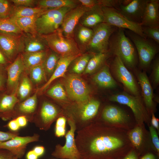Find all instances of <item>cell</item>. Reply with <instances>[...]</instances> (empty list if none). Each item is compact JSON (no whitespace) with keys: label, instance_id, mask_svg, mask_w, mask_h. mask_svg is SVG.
Returning a JSON list of instances; mask_svg holds the SVG:
<instances>
[{"label":"cell","instance_id":"obj_1","mask_svg":"<svg viewBox=\"0 0 159 159\" xmlns=\"http://www.w3.org/2000/svg\"><path fill=\"white\" fill-rule=\"evenodd\" d=\"M75 140L81 159H107L110 153L123 143L109 135L105 127L93 122L78 130Z\"/></svg>","mask_w":159,"mask_h":159},{"label":"cell","instance_id":"obj_2","mask_svg":"<svg viewBox=\"0 0 159 159\" xmlns=\"http://www.w3.org/2000/svg\"><path fill=\"white\" fill-rule=\"evenodd\" d=\"M108 51L111 55L119 56L127 68L133 69L136 66L137 59L135 47L126 36L123 29L117 28L110 36Z\"/></svg>","mask_w":159,"mask_h":159},{"label":"cell","instance_id":"obj_3","mask_svg":"<svg viewBox=\"0 0 159 159\" xmlns=\"http://www.w3.org/2000/svg\"><path fill=\"white\" fill-rule=\"evenodd\" d=\"M71 9L65 7L50 9L42 14L36 22L37 34L46 35L57 30L61 26L64 15Z\"/></svg>","mask_w":159,"mask_h":159},{"label":"cell","instance_id":"obj_4","mask_svg":"<svg viewBox=\"0 0 159 159\" xmlns=\"http://www.w3.org/2000/svg\"><path fill=\"white\" fill-rule=\"evenodd\" d=\"M41 36L49 48L61 57L77 56L82 54L73 38L65 37L60 28L53 33Z\"/></svg>","mask_w":159,"mask_h":159},{"label":"cell","instance_id":"obj_5","mask_svg":"<svg viewBox=\"0 0 159 159\" xmlns=\"http://www.w3.org/2000/svg\"><path fill=\"white\" fill-rule=\"evenodd\" d=\"M126 32L135 47L140 66L143 68L148 67L158 52V46L153 42L131 31H126Z\"/></svg>","mask_w":159,"mask_h":159},{"label":"cell","instance_id":"obj_6","mask_svg":"<svg viewBox=\"0 0 159 159\" xmlns=\"http://www.w3.org/2000/svg\"><path fill=\"white\" fill-rule=\"evenodd\" d=\"M117 28L104 22L93 27V35L87 50L94 54L108 52L110 37Z\"/></svg>","mask_w":159,"mask_h":159},{"label":"cell","instance_id":"obj_7","mask_svg":"<svg viewBox=\"0 0 159 159\" xmlns=\"http://www.w3.org/2000/svg\"><path fill=\"white\" fill-rule=\"evenodd\" d=\"M67 120L70 130L65 135V144L63 146L60 144L56 145L52 155L60 159H81L75 140L74 134L76 130L75 123L71 116L67 118Z\"/></svg>","mask_w":159,"mask_h":159},{"label":"cell","instance_id":"obj_8","mask_svg":"<svg viewBox=\"0 0 159 159\" xmlns=\"http://www.w3.org/2000/svg\"><path fill=\"white\" fill-rule=\"evenodd\" d=\"M110 68L114 77L130 94L140 97L139 90L134 77L119 56L115 55Z\"/></svg>","mask_w":159,"mask_h":159},{"label":"cell","instance_id":"obj_9","mask_svg":"<svg viewBox=\"0 0 159 159\" xmlns=\"http://www.w3.org/2000/svg\"><path fill=\"white\" fill-rule=\"evenodd\" d=\"M68 97L78 104L84 103L89 100L90 90L85 81L79 75L68 74L64 81Z\"/></svg>","mask_w":159,"mask_h":159},{"label":"cell","instance_id":"obj_10","mask_svg":"<svg viewBox=\"0 0 159 159\" xmlns=\"http://www.w3.org/2000/svg\"><path fill=\"white\" fill-rule=\"evenodd\" d=\"M101 8L104 23L118 28L128 29L144 38H147L143 33L140 24L129 21L113 8L101 6Z\"/></svg>","mask_w":159,"mask_h":159},{"label":"cell","instance_id":"obj_11","mask_svg":"<svg viewBox=\"0 0 159 159\" xmlns=\"http://www.w3.org/2000/svg\"><path fill=\"white\" fill-rule=\"evenodd\" d=\"M110 100L129 107L132 111L137 122L141 124L146 120L148 114L139 97L126 92H122L111 96Z\"/></svg>","mask_w":159,"mask_h":159},{"label":"cell","instance_id":"obj_12","mask_svg":"<svg viewBox=\"0 0 159 159\" xmlns=\"http://www.w3.org/2000/svg\"><path fill=\"white\" fill-rule=\"evenodd\" d=\"M57 107L52 103L44 101L40 104L38 112L34 117L32 123L39 129L47 131L59 117Z\"/></svg>","mask_w":159,"mask_h":159},{"label":"cell","instance_id":"obj_13","mask_svg":"<svg viewBox=\"0 0 159 159\" xmlns=\"http://www.w3.org/2000/svg\"><path fill=\"white\" fill-rule=\"evenodd\" d=\"M23 34L16 35L0 32V48L11 63L22 52Z\"/></svg>","mask_w":159,"mask_h":159},{"label":"cell","instance_id":"obj_14","mask_svg":"<svg viewBox=\"0 0 159 159\" xmlns=\"http://www.w3.org/2000/svg\"><path fill=\"white\" fill-rule=\"evenodd\" d=\"M39 137V135L37 133L32 136H18L0 143V149L6 150L19 159L21 158L25 154L27 145L38 141Z\"/></svg>","mask_w":159,"mask_h":159},{"label":"cell","instance_id":"obj_15","mask_svg":"<svg viewBox=\"0 0 159 159\" xmlns=\"http://www.w3.org/2000/svg\"><path fill=\"white\" fill-rule=\"evenodd\" d=\"M78 104L79 106L77 115L73 119L76 130H78L91 123V121L97 113L100 102L97 100L92 99Z\"/></svg>","mask_w":159,"mask_h":159},{"label":"cell","instance_id":"obj_16","mask_svg":"<svg viewBox=\"0 0 159 159\" xmlns=\"http://www.w3.org/2000/svg\"><path fill=\"white\" fill-rule=\"evenodd\" d=\"M7 79L5 92L11 94L17 92L21 76L24 68L21 54L15 60L6 67Z\"/></svg>","mask_w":159,"mask_h":159},{"label":"cell","instance_id":"obj_17","mask_svg":"<svg viewBox=\"0 0 159 159\" xmlns=\"http://www.w3.org/2000/svg\"><path fill=\"white\" fill-rule=\"evenodd\" d=\"M148 1L131 0L127 5H120L116 9L129 21L141 24Z\"/></svg>","mask_w":159,"mask_h":159},{"label":"cell","instance_id":"obj_18","mask_svg":"<svg viewBox=\"0 0 159 159\" xmlns=\"http://www.w3.org/2000/svg\"><path fill=\"white\" fill-rule=\"evenodd\" d=\"M90 9L80 4L68 11L64 15L60 28L63 36L73 38L74 29L80 18L86 11Z\"/></svg>","mask_w":159,"mask_h":159},{"label":"cell","instance_id":"obj_19","mask_svg":"<svg viewBox=\"0 0 159 159\" xmlns=\"http://www.w3.org/2000/svg\"><path fill=\"white\" fill-rule=\"evenodd\" d=\"M38 92L37 90L32 96L19 102L16 105L12 119L19 116H24L26 117L28 122L32 123L37 109Z\"/></svg>","mask_w":159,"mask_h":159},{"label":"cell","instance_id":"obj_20","mask_svg":"<svg viewBox=\"0 0 159 159\" xmlns=\"http://www.w3.org/2000/svg\"><path fill=\"white\" fill-rule=\"evenodd\" d=\"M23 53L46 51L49 48L43 37L38 34L24 33L22 35Z\"/></svg>","mask_w":159,"mask_h":159},{"label":"cell","instance_id":"obj_21","mask_svg":"<svg viewBox=\"0 0 159 159\" xmlns=\"http://www.w3.org/2000/svg\"><path fill=\"white\" fill-rule=\"evenodd\" d=\"M20 102L17 92L8 94L5 92L0 93V118L4 121L12 119L14 107Z\"/></svg>","mask_w":159,"mask_h":159},{"label":"cell","instance_id":"obj_22","mask_svg":"<svg viewBox=\"0 0 159 159\" xmlns=\"http://www.w3.org/2000/svg\"><path fill=\"white\" fill-rule=\"evenodd\" d=\"M141 24L142 26H159V0H148Z\"/></svg>","mask_w":159,"mask_h":159},{"label":"cell","instance_id":"obj_23","mask_svg":"<svg viewBox=\"0 0 159 159\" xmlns=\"http://www.w3.org/2000/svg\"><path fill=\"white\" fill-rule=\"evenodd\" d=\"M93 34L92 29L85 27L79 23L75 27L73 38L82 53L87 51V46Z\"/></svg>","mask_w":159,"mask_h":159},{"label":"cell","instance_id":"obj_24","mask_svg":"<svg viewBox=\"0 0 159 159\" xmlns=\"http://www.w3.org/2000/svg\"><path fill=\"white\" fill-rule=\"evenodd\" d=\"M80 55L61 57L52 74L46 83L38 90V92H41L44 91L53 81L57 78L64 76L68 67L72 62Z\"/></svg>","mask_w":159,"mask_h":159},{"label":"cell","instance_id":"obj_25","mask_svg":"<svg viewBox=\"0 0 159 159\" xmlns=\"http://www.w3.org/2000/svg\"><path fill=\"white\" fill-rule=\"evenodd\" d=\"M104 21L101 6L97 5L86 11L80 18L79 23L85 27L92 29Z\"/></svg>","mask_w":159,"mask_h":159},{"label":"cell","instance_id":"obj_26","mask_svg":"<svg viewBox=\"0 0 159 159\" xmlns=\"http://www.w3.org/2000/svg\"><path fill=\"white\" fill-rule=\"evenodd\" d=\"M109 66L105 64L93 77L94 81L98 86L104 88H114L117 84L112 76Z\"/></svg>","mask_w":159,"mask_h":159},{"label":"cell","instance_id":"obj_27","mask_svg":"<svg viewBox=\"0 0 159 159\" xmlns=\"http://www.w3.org/2000/svg\"><path fill=\"white\" fill-rule=\"evenodd\" d=\"M137 77L141 88L142 95L145 104L150 109L153 106V94L148 77L144 72H138Z\"/></svg>","mask_w":159,"mask_h":159},{"label":"cell","instance_id":"obj_28","mask_svg":"<svg viewBox=\"0 0 159 159\" xmlns=\"http://www.w3.org/2000/svg\"><path fill=\"white\" fill-rule=\"evenodd\" d=\"M102 116L105 121L112 123H122L128 119L127 116L123 110L113 105L106 106L102 111Z\"/></svg>","mask_w":159,"mask_h":159},{"label":"cell","instance_id":"obj_29","mask_svg":"<svg viewBox=\"0 0 159 159\" xmlns=\"http://www.w3.org/2000/svg\"><path fill=\"white\" fill-rule=\"evenodd\" d=\"M49 49L44 51L21 53L24 66V71L28 72L32 67L42 64Z\"/></svg>","mask_w":159,"mask_h":159},{"label":"cell","instance_id":"obj_30","mask_svg":"<svg viewBox=\"0 0 159 159\" xmlns=\"http://www.w3.org/2000/svg\"><path fill=\"white\" fill-rule=\"evenodd\" d=\"M80 4L78 0H37V7L49 9L65 7L73 8Z\"/></svg>","mask_w":159,"mask_h":159},{"label":"cell","instance_id":"obj_31","mask_svg":"<svg viewBox=\"0 0 159 159\" xmlns=\"http://www.w3.org/2000/svg\"><path fill=\"white\" fill-rule=\"evenodd\" d=\"M44 12L30 16L11 19L24 33L36 35L37 34L36 30V21L37 18Z\"/></svg>","mask_w":159,"mask_h":159},{"label":"cell","instance_id":"obj_32","mask_svg":"<svg viewBox=\"0 0 159 159\" xmlns=\"http://www.w3.org/2000/svg\"><path fill=\"white\" fill-rule=\"evenodd\" d=\"M112 55L109 51L95 54L90 59L85 70V74H90L100 69Z\"/></svg>","mask_w":159,"mask_h":159},{"label":"cell","instance_id":"obj_33","mask_svg":"<svg viewBox=\"0 0 159 159\" xmlns=\"http://www.w3.org/2000/svg\"><path fill=\"white\" fill-rule=\"evenodd\" d=\"M49 10L37 7H30L16 6L13 4L9 18H14L30 16L45 12Z\"/></svg>","mask_w":159,"mask_h":159},{"label":"cell","instance_id":"obj_34","mask_svg":"<svg viewBox=\"0 0 159 159\" xmlns=\"http://www.w3.org/2000/svg\"><path fill=\"white\" fill-rule=\"evenodd\" d=\"M32 83L24 71L20 78L17 90V96L20 102L28 98L32 89Z\"/></svg>","mask_w":159,"mask_h":159},{"label":"cell","instance_id":"obj_35","mask_svg":"<svg viewBox=\"0 0 159 159\" xmlns=\"http://www.w3.org/2000/svg\"><path fill=\"white\" fill-rule=\"evenodd\" d=\"M0 32L16 35H22L24 33L10 18L0 19Z\"/></svg>","mask_w":159,"mask_h":159},{"label":"cell","instance_id":"obj_36","mask_svg":"<svg viewBox=\"0 0 159 159\" xmlns=\"http://www.w3.org/2000/svg\"><path fill=\"white\" fill-rule=\"evenodd\" d=\"M60 57L59 54L49 49L48 54L42 64L46 74L51 76Z\"/></svg>","mask_w":159,"mask_h":159},{"label":"cell","instance_id":"obj_37","mask_svg":"<svg viewBox=\"0 0 159 159\" xmlns=\"http://www.w3.org/2000/svg\"><path fill=\"white\" fill-rule=\"evenodd\" d=\"M95 54L87 52L82 54L72 62V70L77 74H80L85 70L87 64L90 58Z\"/></svg>","mask_w":159,"mask_h":159},{"label":"cell","instance_id":"obj_38","mask_svg":"<svg viewBox=\"0 0 159 159\" xmlns=\"http://www.w3.org/2000/svg\"><path fill=\"white\" fill-rule=\"evenodd\" d=\"M28 72H29L31 81L34 84L39 83L45 79L46 74L42 64L32 67Z\"/></svg>","mask_w":159,"mask_h":159},{"label":"cell","instance_id":"obj_39","mask_svg":"<svg viewBox=\"0 0 159 159\" xmlns=\"http://www.w3.org/2000/svg\"><path fill=\"white\" fill-rule=\"evenodd\" d=\"M47 94L54 99L61 101L67 100L66 92L62 85L59 83L57 84L47 91Z\"/></svg>","mask_w":159,"mask_h":159},{"label":"cell","instance_id":"obj_40","mask_svg":"<svg viewBox=\"0 0 159 159\" xmlns=\"http://www.w3.org/2000/svg\"><path fill=\"white\" fill-rule=\"evenodd\" d=\"M143 133L141 127H138L132 129L129 134L130 139L133 145L137 148L141 145L143 140Z\"/></svg>","mask_w":159,"mask_h":159},{"label":"cell","instance_id":"obj_41","mask_svg":"<svg viewBox=\"0 0 159 159\" xmlns=\"http://www.w3.org/2000/svg\"><path fill=\"white\" fill-rule=\"evenodd\" d=\"M142 28L143 34L147 37L153 39L158 44H159V26H142Z\"/></svg>","mask_w":159,"mask_h":159},{"label":"cell","instance_id":"obj_42","mask_svg":"<svg viewBox=\"0 0 159 159\" xmlns=\"http://www.w3.org/2000/svg\"><path fill=\"white\" fill-rule=\"evenodd\" d=\"M10 0H0V19L9 18L13 5Z\"/></svg>","mask_w":159,"mask_h":159},{"label":"cell","instance_id":"obj_43","mask_svg":"<svg viewBox=\"0 0 159 159\" xmlns=\"http://www.w3.org/2000/svg\"><path fill=\"white\" fill-rule=\"evenodd\" d=\"M152 78L153 83L155 87L159 83V59L157 58L153 64L152 73Z\"/></svg>","mask_w":159,"mask_h":159},{"label":"cell","instance_id":"obj_44","mask_svg":"<svg viewBox=\"0 0 159 159\" xmlns=\"http://www.w3.org/2000/svg\"><path fill=\"white\" fill-rule=\"evenodd\" d=\"M6 66L0 65V93L6 89L7 74Z\"/></svg>","mask_w":159,"mask_h":159},{"label":"cell","instance_id":"obj_45","mask_svg":"<svg viewBox=\"0 0 159 159\" xmlns=\"http://www.w3.org/2000/svg\"><path fill=\"white\" fill-rule=\"evenodd\" d=\"M10 1L14 6L37 7V0H11Z\"/></svg>","mask_w":159,"mask_h":159},{"label":"cell","instance_id":"obj_46","mask_svg":"<svg viewBox=\"0 0 159 159\" xmlns=\"http://www.w3.org/2000/svg\"><path fill=\"white\" fill-rule=\"evenodd\" d=\"M18 131H12L9 130L7 132L0 131V144L19 136Z\"/></svg>","mask_w":159,"mask_h":159},{"label":"cell","instance_id":"obj_47","mask_svg":"<svg viewBox=\"0 0 159 159\" xmlns=\"http://www.w3.org/2000/svg\"><path fill=\"white\" fill-rule=\"evenodd\" d=\"M150 132L151 135L152 142L157 151L159 152V139L155 128L152 125L149 127Z\"/></svg>","mask_w":159,"mask_h":159},{"label":"cell","instance_id":"obj_48","mask_svg":"<svg viewBox=\"0 0 159 159\" xmlns=\"http://www.w3.org/2000/svg\"><path fill=\"white\" fill-rule=\"evenodd\" d=\"M80 4L89 9L99 5L98 0H78Z\"/></svg>","mask_w":159,"mask_h":159},{"label":"cell","instance_id":"obj_49","mask_svg":"<svg viewBox=\"0 0 159 159\" xmlns=\"http://www.w3.org/2000/svg\"><path fill=\"white\" fill-rule=\"evenodd\" d=\"M5 126L12 131H17L20 128L15 119L10 121Z\"/></svg>","mask_w":159,"mask_h":159},{"label":"cell","instance_id":"obj_50","mask_svg":"<svg viewBox=\"0 0 159 159\" xmlns=\"http://www.w3.org/2000/svg\"><path fill=\"white\" fill-rule=\"evenodd\" d=\"M66 126L56 125L55 126V135L57 137L64 136L66 134Z\"/></svg>","mask_w":159,"mask_h":159},{"label":"cell","instance_id":"obj_51","mask_svg":"<svg viewBox=\"0 0 159 159\" xmlns=\"http://www.w3.org/2000/svg\"><path fill=\"white\" fill-rule=\"evenodd\" d=\"M15 119L20 127L26 126L28 122L26 117L24 116L18 117Z\"/></svg>","mask_w":159,"mask_h":159},{"label":"cell","instance_id":"obj_52","mask_svg":"<svg viewBox=\"0 0 159 159\" xmlns=\"http://www.w3.org/2000/svg\"><path fill=\"white\" fill-rule=\"evenodd\" d=\"M11 63L0 48V65L6 66Z\"/></svg>","mask_w":159,"mask_h":159},{"label":"cell","instance_id":"obj_53","mask_svg":"<svg viewBox=\"0 0 159 159\" xmlns=\"http://www.w3.org/2000/svg\"><path fill=\"white\" fill-rule=\"evenodd\" d=\"M38 157L42 156L44 153L45 148L42 146H37L35 147L33 150Z\"/></svg>","mask_w":159,"mask_h":159},{"label":"cell","instance_id":"obj_54","mask_svg":"<svg viewBox=\"0 0 159 159\" xmlns=\"http://www.w3.org/2000/svg\"><path fill=\"white\" fill-rule=\"evenodd\" d=\"M11 153L9 151L0 149V159H9Z\"/></svg>","mask_w":159,"mask_h":159},{"label":"cell","instance_id":"obj_55","mask_svg":"<svg viewBox=\"0 0 159 159\" xmlns=\"http://www.w3.org/2000/svg\"><path fill=\"white\" fill-rule=\"evenodd\" d=\"M151 123L152 126L155 128H156L158 130H159L158 120L155 117L153 113H152Z\"/></svg>","mask_w":159,"mask_h":159},{"label":"cell","instance_id":"obj_56","mask_svg":"<svg viewBox=\"0 0 159 159\" xmlns=\"http://www.w3.org/2000/svg\"><path fill=\"white\" fill-rule=\"evenodd\" d=\"M26 159H38V157L33 150L29 151L26 155Z\"/></svg>","mask_w":159,"mask_h":159},{"label":"cell","instance_id":"obj_57","mask_svg":"<svg viewBox=\"0 0 159 159\" xmlns=\"http://www.w3.org/2000/svg\"><path fill=\"white\" fill-rule=\"evenodd\" d=\"M124 159H137L135 153L132 152L129 153L124 158Z\"/></svg>","mask_w":159,"mask_h":159},{"label":"cell","instance_id":"obj_58","mask_svg":"<svg viewBox=\"0 0 159 159\" xmlns=\"http://www.w3.org/2000/svg\"><path fill=\"white\" fill-rule=\"evenodd\" d=\"M141 159H155V158L153 154L149 153L145 155Z\"/></svg>","mask_w":159,"mask_h":159},{"label":"cell","instance_id":"obj_59","mask_svg":"<svg viewBox=\"0 0 159 159\" xmlns=\"http://www.w3.org/2000/svg\"><path fill=\"white\" fill-rule=\"evenodd\" d=\"M9 159H19L17 158H16L12 154H11V155L9 156Z\"/></svg>","mask_w":159,"mask_h":159}]
</instances>
